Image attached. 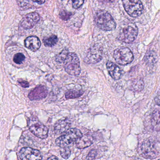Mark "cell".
<instances>
[{
	"instance_id": "1",
	"label": "cell",
	"mask_w": 160,
	"mask_h": 160,
	"mask_svg": "<svg viewBox=\"0 0 160 160\" xmlns=\"http://www.w3.org/2000/svg\"><path fill=\"white\" fill-rule=\"evenodd\" d=\"M98 27L104 31H111L116 27V23L110 13L105 10H98L94 17Z\"/></svg>"
},
{
	"instance_id": "2",
	"label": "cell",
	"mask_w": 160,
	"mask_h": 160,
	"mask_svg": "<svg viewBox=\"0 0 160 160\" xmlns=\"http://www.w3.org/2000/svg\"><path fill=\"white\" fill-rule=\"evenodd\" d=\"M138 33V28L136 25L132 22H129L124 24L120 28L118 38L125 43H132L136 39Z\"/></svg>"
},
{
	"instance_id": "3",
	"label": "cell",
	"mask_w": 160,
	"mask_h": 160,
	"mask_svg": "<svg viewBox=\"0 0 160 160\" xmlns=\"http://www.w3.org/2000/svg\"><path fill=\"white\" fill-rule=\"evenodd\" d=\"M63 62L67 73L72 76L79 75L81 67L79 60L77 54L73 52H68Z\"/></svg>"
},
{
	"instance_id": "4",
	"label": "cell",
	"mask_w": 160,
	"mask_h": 160,
	"mask_svg": "<svg viewBox=\"0 0 160 160\" xmlns=\"http://www.w3.org/2000/svg\"><path fill=\"white\" fill-rule=\"evenodd\" d=\"M82 135L80 130L77 128L70 129L66 132L64 134L57 138L55 142L60 147H68L76 142Z\"/></svg>"
},
{
	"instance_id": "5",
	"label": "cell",
	"mask_w": 160,
	"mask_h": 160,
	"mask_svg": "<svg viewBox=\"0 0 160 160\" xmlns=\"http://www.w3.org/2000/svg\"><path fill=\"white\" fill-rule=\"evenodd\" d=\"M113 57L116 62L121 65L131 63L134 59L133 53L128 48H118L114 52Z\"/></svg>"
},
{
	"instance_id": "6",
	"label": "cell",
	"mask_w": 160,
	"mask_h": 160,
	"mask_svg": "<svg viewBox=\"0 0 160 160\" xmlns=\"http://www.w3.org/2000/svg\"><path fill=\"white\" fill-rule=\"evenodd\" d=\"M126 12L129 16L137 18L142 14L143 6L140 0H122Z\"/></svg>"
},
{
	"instance_id": "7",
	"label": "cell",
	"mask_w": 160,
	"mask_h": 160,
	"mask_svg": "<svg viewBox=\"0 0 160 160\" xmlns=\"http://www.w3.org/2000/svg\"><path fill=\"white\" fill-rule=\"evenodd\" d=\"M28 125L30 131L37 137L40 139H45L48 137V128L36 118H33L29 119Z\"/></svg>"
},
{
	"instance_id": "8",
	"label": "cell",
	"mask_w": 160,
	"mask_h": 160,
	"mask_svg": "<svg viewBox=\"0 0 160 160\" xmlns=\"http://www.w3.org/2000/svg\"><path fill=\"white\" fill-rule=\"evenodd\" d=\"M102 49L98 45H94L88 50L84 58V61L88 64H95L102 59Z\"/></svg>"
},
{
	"instance_id": "9",
	"label": "cell",
	"mask_w": 160,
	"mask_h": 160,
	"mask_svg": "<svg viewBox=\"0 0 160 160\" xmlns=\"http://www.w3.org/2000/svg\"><path fill=\"white\" fill-rule=\"evenodd\" d=\"M21 160H42L41 153L38 150L29 147L23 148L19 152Z\"/></svg>"
},
{
	"instance_id": "10",
	"label": "cell",
	"mask_w": 160,
	"mask_h": 160,
	"mask_svg": "<svg viewBox=\"0 0 160 160\" xmlns=\"http://www.w3.org/2000/svg\"><path fill=\"white\" fill-rule=\"evenodd\" d=\"M141 150L143 156L147 158H155L158 156V150L154 143L150 140H147L143 142Z\"/></svg>"
},
{
	"instance_id": "11",
	"label": "cell",
	"mask_w": 160,
	"mask_h": 160,
	"mask_svg": "<svg viewBox=\"0 0 160 160\" xmlns=\"http://www.w3.org/2000/svg\"><path fill=\"white\" fill-rule=\"evenodd\" d=\"M40 17L36 12H32L27 14L22 21L21 25L25 29H30L33 27L39 21Z\"/></svg>"
},
{
	"instance_id": "12",
	"label": "cell",
	"mask_w": 160,
	"mask_h": 160,
	"mask_svg": "<svg viewBox=\"0 0 160 160\" xmlns=\"http://www.w3.org/2000/svg\"><path fill=\"white\" fill-rule=\"evenodd\" d=\"M48 90L46 87L39 85L36 87L30 92L28 98L31 100L41 99L47 97Z\"/></svg>"
},
{
	"instance_id": "13",
	"label": "cell",
	"mask_w": 160,
	"mask_h": 160,
	"mask_svg": "<svg viewBox=\"0 0 160 160\" xmlns=\"http://www.w3.org/2000/svg\"><path fill=\"white\" fill-rule=\"evenodd\" d=\"M71 126V122L67 118L61 119L54 125V131L56 134H60L67 131Z\"/></svg>"
},
{
	"instance_id": "14",
	"label": "cell",
	"mask_w": 160,
	"mask_h": 160,
	"mask_svg": "<svg viewBox=\"0 0 160 160\" xmlns=\"http://www.w3.org/2000/svg\"><path fill=\"white\" fill-rule=\"evenodd\" d=\"M25 47L32 51H36L41 47V42L39 38L36 36H30L24 41Z\"/></svg>"
},
{
	"instance_id": "15",
	"label": "cell",
	"mask_w": 160,
	"mask_h": 160,
	"mask_svg": "<svg viewBox=\"0 0 160 160\" xmlns=\"http://www.w3.org/2000/svg\"><path fill=\"white\" fill-rule=\"evenodd\" d=\"M106 66L109 74L113 79L118 80L121 78L122 72L121 69L117 65L112 62L108 61L106 64Z\"/></svg>"
},
{
	"instance_id": "16",
	"label": "cell",
	"mask_w": 160,
	"mask_h": 160,
	"mask_svg": "<svg viewBox=\"0 0 160 160\" xmlns=\"http://www.w3.org/2000/svg\"><path fill=\"white\" fill-rule=\"evenodd\" d=\"M93 137L90 135H82L76 141L77 147L79 149H83L90 146L93 143Z\"/></svg>"
},
{
	"instance_id": "17",
	"label": "cell",
	"mask_w": 160,
	"mask_h": 160,
	"mask_svg": "<svg viewBox=\"0 0 160 160\" xmlns=\"http://www.w3.org/2000/svg\"><path fill=\"white\" fill-rule=\"evenodd\" d=\"M152 128L156 131H160V110L155 111L151 119Z\"/></svg>"
},
{
	"instance_id": "18",
	"label": "cell",
	"mask_w": 160,
	"mask_h": 160,
	"mask_svg": "<svg viewBox=\"0 0 160 160\" xmlns=\"http://www.w3.org/2000/svg\"><path fill=\"white\" fill-rule=\"evenodd\" d=\"M83 92L81 90L71 89L68 90L65 94L67 99H74L79 98L82 95Z\"/></svg>"
},
{
	"instance_id": "19",
	"label": "cell",
	"mask_w": 160,
	"mask_h": 160,
	"mask_svg": "<svg viewBox=\"0 0 160 160\" xmlns=\"http://www.w3.org/2000/svg\"><path fill=\"white\" fill-rule=\"evenodd\" d=\"M58 40V37L56 35H52L48 38H45L43 40V42L46 47H52L56 45Z\"/></svg>"
},
{
	"instance_id": "20",
	"label": "cell",
	"mask_w": 160,
	"mask_h": 160,
	"mask_svg": "<svg viewBox=\"0 0 160 160\" xmlns=\"http://www.w3.org/2000/svg\"><path fill=\"white\" fill-rule=\"evenodd\" d=\"M132 87L135 91H141L142 90L144 87L143 81L141 79H136L132 82Z\"/></svg>"
},
{
	"instance_id": "21",
	"label": "cell",
	"mask_w": 160,
	"mask_h": 160,
	"mask_svg": "<svg viewBox=\"0 0 160 160\" xmlns=\"http://www.w3.org/2000/svg\"><path fill=\"white\" fill-rule=\"evenodd\" d=\"M157 58L158 57L156 53H154V52H150L147 54L146 56V60L148 63L150 64H154L155 63L157 62Z\"/></svg>"
},
{
	"instance_id": "22",
	"label": "cell",
	"mask_w": 160,
	"mask_h": 160,
	"mask_svg": "<svg viewBox=\"0 0 160 160\" xmlns=\"http://www.w3.org/2000/svg\"><path fill=\"white\" fill-rule=\"evenodd\" d=\"M60 153L63 158L68 159L69 158L71 155V151L68 147H66L62 148L60 150Z\"/></svg>"
},
{
	"instance_id": "23",
	"label": "cell",
	"mask_w": 160,
	"mask_h": 160,
	"mask_svg": "<svg viewBox=\"0 0 160 160\" xmlns=\"http://www.w3.org/2000/svg\"><path fill=\"white\" fill-rule=\"evenodd\" d=\"M25 56L22 53H18L15 54L13 58V61L17 64H21L25 60Z\"/></svg>"
},
{
	"instance_id": "24",
	"label": "cell",
	"mask_w": 160,
	"mask_h": 160,
	"mask_svg": "<svg viewBox=\"0 0 160 160\" xmlns=\"http://www.w3.org/2000/svg\"><path fill=\"white\" fill-rule=\"evenodd\" d=\"M72 15L73 14L71 12L63 10L60 13V17L62 19L67 21L69 19L71 18Z\"/></svg>"
},
{
	"instance_id": "25",
	"label": "cell",
	"mask_w": 160,
	"mask_h": 160,
	"mask_svg": "<svg viewBox=\"0 0 160 160\" xmlns=\"http://www.w3.org/2000/svg\"><path fill=\"white\" fill-rule=\"evenodd\" d=\"M68 51L64 50L60 54H59L56 57V61L59 62H63L67 54L68 53Z\"/></svg>"
},
{
	"instance_id": "26",
	"label": "cell",
	"mask_w": 160,
	"mask_h": 160,
	"mask_svg": "<svg viewBox=\"0 0 160 160\" xmlns=\"http://www.w3.org/2000/svg\"><path fill=\"white\" fill-rule=\"evenodd\" d=\"M84 0H72V5L75 9H78L82 7Z\"/></svg>"
},
{
	"instance_id": "27",
	"label": "cell",
	"mask_w": 160,
	"mask_h": 160,
	"mask_svg": "<svg viewBox=\"0 0 160 160\" xmlns=\"http://www.w3.org/2000/svg\"><path fill=\"white\" fill-rule=\"evenodd\" d=\"M18 5L21 8H26L29 5L28 0H17Z\"/></svg>"
},
{
	"instance_id": "28",
	"label": "cell",
	"mask_w": 160,
	"mask_h": 160,
	"mask_svg": "<svg viewBox=\"0 0 160 160\" xmlns=\"http://www.w3.org/2000/svg\"><path fill=\"white\" fill-rule=\"evenodd\" d=\"M18 82L19 85L23 88H28L29 87V83L27 81L25 80L19 79L18 80Z\"/></svg>"
},
{
	"instance_id": "29",
	"label": "cell",
	"mask_w": 160,
	"mask_h": 160,
	"mask_svg": "<svg viewBox=\"0 0 160 160\" xmlns=\"http://www.w3.org/2000/svg\"><path fill=\"white\" fill-rule=\"evenodd\" d=\"M96 154H97V152H96V150H92L88 154V160L93 159L95 158Z\"/></svg>"
},
{
	"instance_id": "30",
	"label": "cell",
	"mask_w": 160,
	"mask_h": 160,
	"mask_svg": "<svg viewBox=\"0 0 160 160\" xmlns=\"http://www.w3.org/2000/svg\"><path fill=\"white\" fill-rule=\"evenodd\" d=\"M155 101L156 104L160 106V91H159L158 93L157 96H156Z\"/></svg>"
},
{
	"instance_id": "31",
	"label": "cell",
	"mask_w": 160,
	"mask_h": 160,
	"mask_svg": "<svg viewBox=\"0 0 160 160\" xmlns=\"http://www.w3.org/2000/svg\"><path fill=\"white\" fill-rule=\"evenodd\" d=\"M114 0H99L100 2L102 3L103 4L110 3L112 2Z\"/></svg>"
},
{
	"instance_id": "32",
	"label": "cell",
	"mask_w": 160,
	"mask_h": 160,
	"mask_svg": "<svg viewBox=\"0 0 160 160\" xmlns=\"http://www.w3.org/2000/svg\"><path fill=\"white\" fill-rule=\"evenodd\" d=\"M32 1L35 2L39 4H42L44 3L45 2V0H32Z\"/></svg>"
},
{
	"instance_id": "33",
	"label": "cell",
	"mask_w": 160,
	"mask_h": 160,
	"mask_svg": "<svg viewBox=\"0 0 160 160\" xmlns=\"http://www.w3.org/2000/svg\"><path fill=\"white\" fill-rule=\"evenodd\" d=\"M47 160H58L57 159V158L54 156H52V157H50Z\"/></svg>"
},
{
	"instance_id": "34",
	"label": "cell",
	"mask_w": 160,
	"mask_h": 160,
	"mask_svg": "<svg viewBox=\"0 0 160 160\" xmlns=\"http://www.w3.org/2000/svg\"><path fill=\"white\" fill-rule=\"evenodd\" d=\"M135 160H142L141 159L137 158V159H135Z\"/></svg>"
},
{
	"instance_id": "35",
	"label": "cell",
	"mask_w": 160,
	"mask_h": 160,
	"mask_svg": "<svg viewBox=\"0 0 160 160\" xmlns=\"http://www.w3.org/2000/svg\"><path fill=\"white\" fill-rule=\"evenodd\" d=\"M62 1H64V0H62Z\"/></svg>"
},
{
	"instance_id": "36",
	"label": "cell",
	"mask_w": 160,
	"mask_h": 160,
	"mask_svg": "<svg viewBox=\"0 0 160 160\" xmlns=\"http://www.w3.org/2000/svg\"><path fill=\"white\" fill-rule=\"evenodd\" d=\"M160 160V159H159V160Z\"/></svg>"
}]
</instances>
